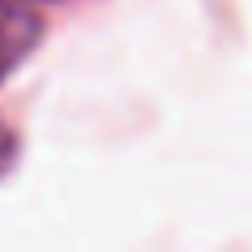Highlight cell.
Returning <instances> with one entry per match:
<instances>
[{
  "mask_svg": "<svg viewBox=\"0 0 252 252\" xmlns=\"http://www.w3.org/2000/svg\"><path fill=\"white\" fill-rule=\"evenodd\" d=\"M16 154H20V142H16V134L0 126V177H4V173L16 165Z\"/></svg>",
  "mask_w": 252,
  "mask_h": 252,
  "instance_id": "7a4b0ae2",
  "label": "cell"
},
{
  "mask_svg": "<svg viewBox=\"0 0 252 252\" xmlns=\"http://www.w3.org/2000/svg\"><path fill=\"white\" fill-rule=\"evenodd\" d=\"M43 35V20L20 4V0H0V83L32 55V47Z\"/></svg>",
  "mask_w": 252,
  "mask_h": 252,
  "instance_id": "6da1fadb",
  "label": "cell"
}]
</instances>
